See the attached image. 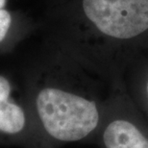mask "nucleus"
Here are the masks:
<instances>
[{
	"label": "nucleus",
	"mask_w": 148,
	"mask_h": 148,
	"mask_svg": "<svg viewBox=\"0 0 148 148\" xmlns=\"http://www.w3.org/2000/svg\"><path fill=\"white\" fill-rule=\"evenodd\" d=\"M23 93L50 137L60 141L83 140L96 128L99 112L95 103L56 84H44Z\"/></svg>",
	"instance_id": "nucleus-1"
},
{
	"label": "nucleus",
	"mask_w": 148,
	"mask_h": 148,
	"mask_svg": "<svg viewBox=\"0 0 148 148\" xmlns=\"http://www.w3.org/2000/svg\"><path fill=\"white\" fill-rule=\"evenodd\" d=\"M104 143L107 148H148V140L129 121L115 120L104 132Z\"/></svg>",
	"instance_id": "nucleus-5"
},
{
	"label": "nucleus",
	"mask_w": 148,
	"mask_h": 148,
	"mask_svg": "<svg viewBox=\"0 0 148 148\" xmlns=\"http://www.w3.org/2000/svg\"><path fill=\"white\" fill-rule=\"evenodd\" d=\"M57 7L61 29L90 26L116 40L148 31V0H66Z\"/></svg>",
	"instance_id": "nucleus-2"
},
{
	"label": "nucleus",
	"mask_w": 148,
	"mask_h": 148,
	"mask_svg": "<svg viewBox=\"0 0 148 148\" xmlns=\"http://www.w3.org/2000/svg\"><path fill=\"white\" fill-rule=\"evenodd\" d=\"M31 30L27 17L10 7L0 10V57L14 53Z\"/></svg>",
	"instance_id": "nucleus-4"
},
{
	"label": "nucleus",
	"mask_w": 148,
	"mask_h": 148,
	"mask_svg": "<svg viewBox=\"0 0 148 148\" xmlns=\"http://www.w3.org/2000/svg\"><path fill=\"white\" fill-rule=\"evenodd\" d=\"M29 112L17 82L0 72V143L17 145L29 127Z\"/></svg>",
	"instance_id": "nucleus-3"
},
{
	"label": "nucleus",
	"mask_w": 148,
	"mask_h": 148,
	"mask_svg": "<svg viewBox=\"0 0 148 148\" xmlns=\"http://www.w3.org/2000/svg\"><path fill=\"white\" fill-rule=\"evenodd\" d=\"M147 93H148V83H147Z\"/></svg>",
	"instance_id": "nucleus-8"
},
{
	"label": "nucleus",
	"mask_w": 148,
	"mask_h": 148,
	"mask_svg": "<svg viewBox=\"0 0 148 148\" xmlns=\"http://www.w3.org/2000/svg\"><path fill=\"white\" fill-rule=\"evenodd\" d=\"M13 1H14V0H0V10H1V9L12 7L11 3Z\"/></svg>",
	"instance_id": "nucleus-6"
},
{
	"label": "nucleus",
	"mask_w": 148,
	"mask_h": 148,
	"mask_svg": "<svg viewBox=\"0 0 148 148\" xmlns=\"http://www.w3.org/2000/svg\"><path fill=\"white\" fill-rule=\"evenodd\" d=\"M56 1H57V3H58V5H57V6H59V5L63 4L64 2H66V0H56ZM57 6H56V7H57Z\"/></svg>",
	"instance_id": "nucleus-7"
}]
</instances>
